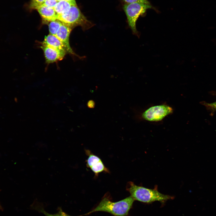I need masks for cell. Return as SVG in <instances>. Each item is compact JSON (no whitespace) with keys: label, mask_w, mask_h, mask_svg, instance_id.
<instances>
[{"label":"cell","mask_w":216,"mask_h":216,"mask_svg":"<svg viewBox=\"0 0 216 216\" xmlns=\"http://www.w3.org/2000/svg\"><path fill=\"white\" fill-rule=\"evenodd\" d=\"M58 2L61 1H65L70 2L73 5H77L75 0H56Z\"/></svg>","instance_id":"obj_19"},{"label":"cell","mask_w":216,"mask_h":216,"mask_svg":"<svg viewBox=\"0 0 216 216\" xmlns=\"http://www.w3.org/2000/svg\"><path fill=\"white\" fill-rule=\"evenodd\" d=\"M36 10L45 24L57 19V14L54 8H49L41 5L32 8Z\"/></svg>","instance_id":"obj_9"},{"label":"cell","mask_w":216,"mask_h":216,"mask_svg":"<svg viewBox=\"0 0 216 216\" xmlns=\"http://www.w3.org/2000/svg\"><path fill=\"white\" fill-rule=\"evenodd\" d=\"M57 19L73 29L76 26H81L84 31L94 26V24L88 20L82 13L77 5H72L68 12L57 15Z\"/></svg>","instance_id":"obj_3"},{"label":"cell","mask_w":216,"mask_h":216,"mask_svg":"<svg viewBox=\"0 0 216 216\" xmlns=\"http://www.w3.org/2000/svg\"><path fill=\"white\" fill-rule=\"evenodd\" d=\"M42 43L57 50L65 55L67 53L65 46L56 36L50 34L48 35L45 36Z\"/></svg>","instance_id":"obj_10"},{"label":"cell","mask_w":216,"mask_h":216,"mask_svg":"<svg viewBox=\"0 0 216 216\" xmlns=\"http://www.w3.org/2000/svg\"><path fill=\"white\" fill-rule=\"evenodd\" d=\"M73 28L69 26L62 23L56 36L61 41L65 47L67 53L79 58H82L76 54L71 47L69 44V37L70 33Z\"/></svg>","instance_id":"obj_7"},{"label":"cell","mask_w":216,"mask_h":216,"mask_svg":"<svg viewBox=\"0 0 216 216\" xmlns=\"http://www.w3.org/2000/svg\"><path fill=\"white\" fill-rule=\"evenodd\" d=\"M172 112V108L168 106L165 105L155 106L145 111L142 114V117L147 121L157 122L161 120Z\"/></svg>","instance_id":"obj_5"},{"label":"cell","mask_w":216,"mask_h":216,"mask_svg":"<svg viewBox=\"0 0 216 216\" xmlns=\"http://www.w3.org/2000/svg\"><path fill=\"white\" fill-rule=\"evenodd\" d=\"M206 105L212 109L216 110V101L212 103H207Z\"/></svg>","instance_id":"obj_18"},{"label":"cell","mask_w":216,"mask_h":216,"mask_svg":"<svg viewBox=\"0 0 216 216\" xmlns=\"http://www.w3.org/2000/svg\"><path fill=\"white\" fill-rule=\"evenodd\" d=\"M57 2L56 0H45L42 5L49 8H54Z\"/></svg>","instance_id":"obj_14"},{"label":"cell","mask_w":216,"mask_h":216,"mask_svg":"<svg viewBox=\"0 0 216 216\" xmlns=\"http://www.w3.org/2000/svg\"><path fill=\"white\" fill-rule=\"evenodd\" d=\"M124 4H130L135 2H140L150 4L148 0H122Z\"/></svg>","instance_id":"obj_15"},{"label":"cell","mask_w":216,"mask_h":216,"mask_svg":"<svg viewBox=\"0 0 216 216\" xmlns=\"http://www.w3.org/2000/svg\"><path fill=\"white\" fill-rule=\"evenodd\" d=\"M45 0H32L31 7L32 8L34 7L43 4Z\"/></svg>","instance_id":"obj_16"},{"label":"cell","mask_w":216,"mask_h":216,"mask_svg":"<svg viewBox=\"0 0 216 216\" xmlns=\"http://www.w3.org/2000/svg\"><path fill=\"white\" fill-rule=\"evenodd\" d=\"M135 200L130 196L120 201L113 202L108 194H105L99 204L94 209L85 215L93 212H103L115 216H127Z\"/></svg>","instance_id":"obj_1"},{"label":"cell","mask_w":216,"mask_h":216,"mask_svg":"<svg viewBox=\"0 0 216 216\" xmlns=\"http://www.w3.org/2000/svg\"><path fill=\"white\" fill-rule=\"evenodd\" d=\"M40 47L43 51L46 62L47 64L62 60L65 55L57 50L42 43Z\"/></svg>","instance_id":"obj_8"},{"label":"cell","mask_w":216,"mask_h":216,"mask_svg":"<svg viewBox=\"0 0 216 216\" xmlns=\"http://www.w3.org/2000/svg\"></svg>","instance_id":"obj_20"},{"label":"cell","mask_w":216,"mask_h":216,"mask_svg":"<svg viewBox=\"0 0 216 216\" xmlns=\"http://www.w3.org/2000/svg\"><path fill=\"white\" fill-rule=\"evenodd\" d=\"M126 189L134 200L147 203L155 201L164 203L168 200L174 198L173 196L160 192L158 190L157 187L154 189L148 188L137 185L132 182H128Z\"/></svg>","instance_id":"obj_2"},{"label":"cell","mask_w":216,"mask_h":216,"mask_svg":"<svg viewBox=\"0 0 216 216\" xmlns=\"http://www.w3.org/2000/svg\"><path fill=\"white\" fill-rule=\"evenodd\" d=\"M152 8L150 4L140 2L124 5L123 9L126 15L129 26L135 34L137 35L138 34L136 27V23L138 18L140 16L144 14L147 9Z\"/></svg>","instance_id":"obj_4"},{"label":"cell","mask_w":216,"mask_h":216,"mask_svg":"<svg viewBox=\"0 0 216 216\" xmlns=\"http://www.w3.org/2000/svg\"><path fill=\"white\" fill-rule=\"evenodd\" d=\"M86 153L88 156L86 160V166L94 173L95 176L102 172L110 173L109 170L104 165L100 158L94 154L89 150H86Z\"/></svg>","instance_id":"obj_6"},{"label":"cell","mask_w":216,"mask_h":216,"mask_svg":"<svg viewBox=\"0 0 216 216\" xmlns=\"http://www.w3.org/2000/svg\"><path fill=\"white\" fill-rule=\"evenodd\" d=\"M62 23L58 19L47 22L50 34L55 36Z\"/></svg>","instance_id":"obj_12"},{"label":"cell","mask_w":216,"mask_h":216,"mask_svg":"<svg viewBox=\"0 0 216 216\" xmlns=\"http://www.w3.org/2000/svg\"><path fill=\"white\" fill-rule=\"evenodd\" d=\"M38 211L41 212L45 216H73L68 215L67 214L63 211L61 208L58 209V212L55 214H50L45 211L43 208H37ZM83 215H81L77 216H82Z\"/></svg>","instance_id":"obj_13"},{"label":"cell","mask_w":216,"mask_h":216,"mask_svg":"<svg viewBox=\"0 0 216 216\" xmlns=\"http://www.w3.org/2000/svg\"><path fill=\"white\" fill-rule=\"evenodd\" d=\"M73 5L65 1H58L54 9L57 15L62 14L68 12Z\"/></svg>","instance_id":"obj_11"},{"label":"cell","mask_w":216,"mask_h":216,"mask_svg":"<svg viewBox=\"0 0 216 216\" xmlns=\"http://www.w3.org/2000/svg\"><path fill=\"white\" fill-rule=\"evenodd\" d=\"M87 106L90 108H93L95 106V103L93 100H89L87 102Z\"/></svg>","instance_id":"obj_17"}]
</instances>
